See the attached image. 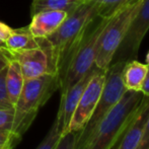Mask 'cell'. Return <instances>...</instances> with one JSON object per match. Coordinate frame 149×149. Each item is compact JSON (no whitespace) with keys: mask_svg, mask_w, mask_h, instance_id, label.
<instances>
[{"mask_svg":"<svg viewBox=\"0 0 149 149\" xmlns=\"http://www.w3.org/2000/svg\"><path fill=\"white\" fill-rule=\"evenodd\" d=\"M148 72V66L136 59L126 62L123 69V82L127 90L141 91Z\"/></svg>","mask_w":149,"mask_h":149,"instance_id":"cell-13","label":"cell"},{"mask_svg":"<svg viewBox=\"0 0 149 149\" xmlns=\"http://www.w3.org/2000/svg\"><path fill=\"white\" fill-rule=\"evenodd\" d=\"M10 55L11 59H15L19 63L24 79L36 78L47 73H52L49 58L46 52L40 47L17 53H10Z\"/></svg>","mask_w":149,"mask_h":149,"instance_id":"cell-9","label":"cell"},{"mask_svg":"<svg viewBox=\"0 0 149 149\" xmlns=\"http://www.w3.org/2000/svg\"><path fill=\"white\" fill-rule=\"evenodd\" d=\"M24 78L20 69L19 63L15 59H11L7 66L5 77V84L7 89V94L9 100L13 107L15 106L18 97L20 95L22 86H24Z\"/></svg>","mask_w":149,"mask_h":149,"instance_id":"cell-15","label":"cell"},{"mask_svg":"<svg viewBox=\"0 0 149 149\" xmlns=\"http://www.w3.org/2000/svg\"><path fill=\"white\" fill-rule=\"evenodd\" d=\"M76 132H67L61 136L55 149H74Z\"/></svg>","mask_w":149,"mask_h":149,"instance_id":"cell-22","label":"cell"},{"mask_svg":"<svg viewBox=\"0 0 149 149\" xmlns=\"http://www.w3.org/2000/svg\"><path fill=\"white\" fill-rule=\"evenodd\" d=\"M10 60H11V55L8 50H6L4 47H0V71L8 66Z\"/></svg>","mask_w":149,"mask_h":149,"instance_id":"cell-23","label":"cell"},{"mask_svg":"<svg viewBox=\"0 0 149 149\" xmlns=\"http://www.w3.org/2000/svg\"><path fill=\"white\" fill-rule=\"evenodd\" d=\"M125 64L126 61H116L111 63L107 69L106 80L100 100L84 127L76 132L74 149H84L86 147L98 125L115 108L127 90L123 82V69Z\"/></svg>","mask_w":149,"mask_h":149,"instance_id":"cell-4","label":"cell"},{"mask_svg":"<svg viewBox=\"0 0 149 149\" xmlns=\"http://www.w3.org/2000/svg\"><path fill=\"white\" fill-rule=\"evenodd\" d=\"M97 16L96 5L91 0H85L68 13L64 22L54 33L46 38L37 39L39 47L46 52L49 58L53 74L57 75V70L65 55L80 38L87 26Z\"/></svg>","mask_w":149,"mask_h":149,"instance_id":"cell-2","label":"cell"},{"mask_svg":"<svg viewBox=\"0 0 149 149\" xmlns=\"http://www.w3.org/2000/svg\"><path fill=\"white\" fill-rule=\"evenodd\" d=\"M141 91L144 95L149 96V67H148V72H147V75H146L145 81H144V83H143Z\"/></svg>","mask_w":149,"mask_h":149,"instance_id":"cell-26","label":"cell"},{"mask_svg":"<svg viewBox=\"0 0 149 149\" xmlns=\"http://www.w3.org/2000/svg\"><path fill=\"white\" fill-rule=\"evenodd\" d=\"M63 135V126L60 119L56 117L53 125H52L50 131L44 138L37 149H55L58 141L60 140L61 136Z\"/></svg>","mask_w":149,"mask_h":149,"instance_id":"cell-17","label":"cell"},{"mask_svg":"<svg viewBox=\"0 0 149 149\" xmlns=\"http://www.w3.org/2000/svg\"><path fill=\"white\" fill-rule=\"evenodd\" d=\"M114 14L94 18L65 55L57 70L61 94L82 78L94 66L100 38Z\"/></svg>","mask_w":149,"mask_h":149,"instance_id":"cell-1","label":"cell"},{"mask_svg":"<svg viewBox=\"0 0 149 149\" xmlns=\"http://www.w3.org/2000/svg\"><path fill=\"white\" fill-rule=\"evenodd\" d=\"M149 31V0H143L139 10L132 19L125 38L117 49L113 62L128 61L137 58L140 46Z\"/></svg>","mask_w":149,"mask_h":149,"instance_id":"cell-7","label":"cell"},{"mask_svg":"<svg viewBox=\"0 0 149 149\" xmlns=\"http://www.w3.org/2000/svg\"><path fill=\"white\" fill-rule=\"evenodd\" d=\"M106 73L107 70L97 68V70L92 75L89 82L87 83L86 87L81 94L80 100L77 104L76 109L69 123L67 132L80 131L87 123L100 100L104 80H106Z\"/></svg>","mask_w":149,"mask_h":149,"instance_id":"cell-8","label":"cell"},{"mask_svg":"<svg viewBox=\"0 0 149 149\" xmlns=\"http://www.w3.org/2000/svg\"><path fill=\"white\" fill-rule=\"evenodd\" d=\"M6 71H7V67L0 71V110L14 109L13 104L9 100V97H8V94H7V89H6V84H5Z\"/></svg>","mask_w":149,"mask_h":149,"instance_id":"cell-20","label":"cell"},{"mask_svg":"<svg viewBox=\"0 0 149 149\" xmlns=\"http://www.w3.org/2000/svg\"><path fill=\"white\" fill-rule=\"evenodd\" d=\"M146 65L149 67V51H148V53H147V55H146Z\"/></svg>","mask_w":149,"mask_h":149,"instance_id":"cell-27","label":"cell"},{"mask_svg":"<svg viewBox=\"0 0 149 149\" xmlns=\"http://www.w3.org/2000/svg\"><path fill=\"white\" fill-rule=\"evenodd\" d=\"M20 139L22 137L13 132L0 130V149H13L18 144Z\"/></svg>","mask_w":149,"mask_h":149,"instance_id":"cell-21","label":"cell"},{"mask_svg":"<svg viewBox=\"0 0 149 149\" xmlns=\"http://www.w3.org/2000/svg\"><path fill=\"white\" fill-rule=\"evenodd\" d=\"M149 118V96L144 95L134 118L124 131L115 149H136Z\"/></svg>","mask_w":149,"mask_h":149,"instance_id":"cell-11","label":"cell"},{"mask_svg":"<svg viewBox=\"0 0 149 149\" xmlns=\"http://www.w3.org/2000/svg\"><path fill=\"white\" fill-rule=\"evenodd\" d=\"M144 94L142 91L126 90L115 108L96 128L84 149H112L134 118Z\"/></svg>","mask_w":149,"mask_h":149,"instance_id":"cell-3","label":"cell"},{"mask_svg":"<svg viewBox=\"0 0 149 149\" xmlns=\"http://www.w3.org/2000/svg\"><path fill=\"white\" fill-rule=\"evenodd\" d=\"M84 1L85 0H33L31 14L33 15L45 10H61L70 13Z\"/></svg>","mask_w":149,"mask_h":149,"instance_id":"cell-16","label":"cell"},{"mask_svg":"<svg viewBox=\"0 0 149 149\" xmlns=\"http://www.w3.org/2000/svg\"><path fill=\"white\" fill-rule=\"evenodd\" d=\"M97 70V67L94 65L91 69L82 77L77 81L75 84H73L69 89H67L64 93L61 94V100H60V106L59 110L57 113V118L60 119L61 123L63 126V134H65L68 129L69 123L72 118V115L74 113L76 106L78 104L80 96L82 94L83 90L86 87L87 83L89 82L90 78L94 72Z\"/></svg>","mask_w":149,"mask_h":149,"instance_id":"cell-10","label":"cell"},{"mask_svg":"<svg viewBox=\"0 0 149 149\" xmlns=\"http://www.w3.org/2000/svg\"><path fill=\"white\" fill-rule=\"evenodd\" d=\"M97 7L98 16H109L116 13L123 6L134 0H91Z\"/></svg>","mask_w":149,"mask_h":149,"instance_id":"cell-18","label":"cell"},{"mask_svg":"<svg viewBox=\"0 0 149 149\" xmlns=\"http://www.w3.org/2000/svg\"><path fill=\"white\" fill-rule=\"evenodd\" d=\"M59 89V79L56 74L47 73L36 78L24 79L20 95L14 106L16 132L22 137L30 128L39 110Z\"/></svg>","mask_w":149,"mask_h":149,"instance_id":"cell-5","label":"cell"},{"mask_svg":"<svg viewBox=\"0 0 149 149\" xmlns=\"http://www.w3.org/2000/svg\"><path fill=\"white\" fill-rule=\"evenodd\" d=\"M11 31L12 29L9 28V26L0 22V47H4L5 46V41Z\"/></svg>","mask_w":149,"mask_h":149,"instance_id":"cell-25","label":"cell"},{"mask_svg":"<svg viewBox=\"0 0 149 149\" xmlns=\"http://www.w3.org/2000/svg\"><path fill=\"white\" fill-rule=\"evenodd\" d=\"M0 130H2V131L13 132L16 135H18L17 132H16V120H15V110L14 109L0 110Z\"/></svg>","mask_w":149,"mask_h":149,"instance_id":"cell-19","label":"cell"},{"mask_svg":"<svg viewBox=\"0 0 149 149\" xmlns=\"http://www.w3.org/2000/svg\"><path fill=\"white\" fill-rule=\"evenodd\" d=\"M67 15V12L61 10H45L38 12L31 15L29 29L36 39L46 38L59 28Z\"/></svg>","mask_w":149,"mask_h":149,"instance_id":"cell-12","label":"cell"},{"mask_svg":"<svg viewBox=\"0 0 149 149\" xmlns=\"http://www.w3.org/2000/svg\"><path fill=\"white\" fill-rule=\"evenodd\" d=\"M136 149H149V118L144 128L143 134H142L141 140L139 142V145Z\"/></svg>","mask_w":149,"mask_h":149,"instance_id":"cell-24","label":"cell"},{"mask_svg":"<svg viewBox=\"0 0 149 149\" xmlns=\"http://www.w3.org/2000/svg\"><path fill=\"white\" fill-rule=\"evenodd\" d=\"M4 48L8 50L10 53H17V52L39 48V44L37 39L31 33L28 26L24 28L12 30L6 39Z\"/></svg>","mask_w":149,"mask_h":149,"instance_id":"cell-14","label":"cell"},{"mask_svg":"<svg viewBox=\"0 0 149 149\" xmlns=\"http://www.w3.org/2000/svg\"><path fill=\"white\" fill-rule=\"evenodd\" d=\"M143 0H134L123 6L112 16L98 41L97 52L94 60V65L98 69L107 70L109 68Z\"/></svg>","mask_w":149,"mask_h":149,"instance_id":"cell-6","label":"cell"}]
</instances>
